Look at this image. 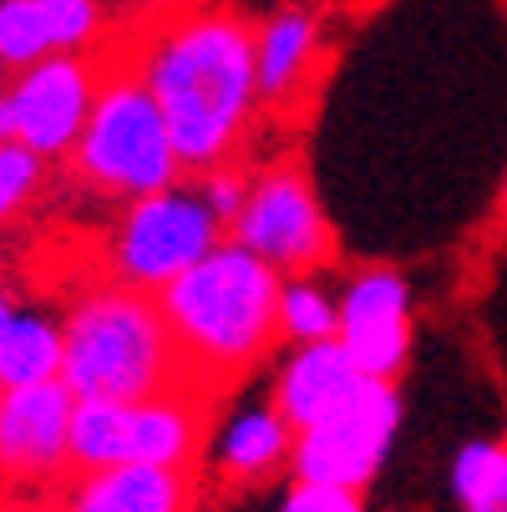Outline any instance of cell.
<instances>
[{
  "label": "cell",
  "instance_id": "cell-10",
  "mask_svg": "<svg viewBox=\"0 0 507 512\" xmlns=\"http://www.w3.org/2000/svg\"><path fill=\"white\" fill-rule=\"evenodd\" d=\"M345 355L366 381H396L411 350V295L391 269H366L340 289V335Z\"/></svg>",
  "mask_w": 507,
  "mask_h": 512
},
{
  "label": "cell",
  "instance_id": "cell-9",
  "mask_svg": "<svg viewBox=\"0 0 507 512\" xmlns=\"http://www.w3.org/2000/svg\"><path fill=\"white\" fill-rule=\"evenodd\" d=\"M234 244L274 264L279 274H310L330 259V224L305 173L274 168L249 183L244 213L234 218Z\"/></svg>",
  "mask_w": 507,
  "mask_h": 512
},
{
  "label": "cell",
  "instance_id": "cell-5",
  "mask_svg": "<svg viewBox=\"0 0 507 512\" xmlns=\"http://www.w3.org/2000/svg\"><path fill=\"white\" fill-rule=\"evenodd\" d=\"M224 224L213 218V208L203 203L198 188H163L153 198L127 203L122 224L107 244V264L117 274V284L127 289H163L188 274L198 259H208L224 239Z\"/></svg>",
  "mask_w": 507,
  "mask_h": 512
},
{
  "label": "cell",
  "instance_id": "cell-14",
  "mask_svg": "<svg viewBox=\"0 0 507 512\" xmlns=\"http://www.w3.org/2000/svg\"><path fill=\"white\" fill-rule=\"evenodd\" d=\"M193 487L178 467H102L66 492V512H188Z\"/></svg>",
  "mask_w": 507,
  "mask_h": 512
},
{
  "label": "cell",
  "instance_id": "cell-12",
  "mask_svg": "<svg viewBox=\"0 0 507 512\" xmlns=\"http://www.w3.org/2000/svg\"><path fill=\"white\" fill-rule=\"evenodd\" d=\"M102 36V0H0V56L26 71L51 56H87Z\"/></svg>",
  "mask_w": 507,
  "mask_h": 512
},
{
  "label": "cell",
  "instance_id": "cell-8",
  "mask_svg": "<svg viewBox=\"0 0 507 512\" xmlns=\"http://www.w3.org/2000/svg\"><path fill=\"white\" fill-rule=\"evenodd\" d=\"M401 426V396L391 381H366L345 411H335L330 421L310 426L295 436V482H330V487H350L360 492L386 462L391 436Z\"/></svg>",
  "mask_w": 507,
  "mask_h": 512
},
{
  "label": "cell",
  "instance_id": "cell-4",
  "mask_svg": "<svg viewBox=\"0 0 507 512\" xmlns=\"http://www.w3.org/2000/svg\"><path fill=\"white\" fill-rule=\"evenodd\" d=\"M77 173L112 193V198H153L163 188H178L183 158L173 148L168 117L142 77H112L97 92V107L82 127V142L71 153Z\"/></svg>",
  "mask_w": 507,
  "mask_h": 512
},
{
  "label": "cell",
  "instance_id": "cell-1",
  "mask_svg": "<svg viewBox=\"0 0 507 512\" xmlns=\"http://www.w3.org/2000/svg\"><path fill=\"white\" fill-rule=\"evenodd\" d=\"M254 31L234 11H203L168 26L137 77L158 97L183 168H224L259 102Z\"/></svg>",
  "mask_w": 507,
  "mask_h": 512
},
{
  "label": "cell",
  "instance_id": "cell-2",
  "mask_svg": "<svg viewBox=\"0 0 507 512\" xmlns=\"http://www.w3.org/2000/svg\"><path fill=\"white\" fill-rule=\"evenodd\" d=\"M279 295L284 274L234 239L178 274L158 295V305L188 376L229 381L244 365H254L279 335Z\"/></svg>",
  "mask_w": 507,
  "mask_h": 512
},
{
  "label": "cell",
  "instance_id": "cell-13",
  "mask_svg": "<svg viewBox=\"0 0 507 512\" xmlns=\"http://www.w3.org/2000/svg\"><path fill=\"white\" fill-rule=\"evenodd\" d=\"M360 391H366V376L355 371L345 345L315 340V345H300L284 360L279 386H274V406L284 411V421L295 431H310V426L330 421L335 411H345Z\"/></svg>",
  "mask_w": 507,
  "mask_h": 512
},
{
  "label": "cell",
  "instance_id": "cell-15",
  "mask_svg": "<svg viewBox=\"0 0 507 512\" xmlns=\"http://www.w3.org/2000/svg\"><path fill=\"white\" fill-rule=\"evenodd\" d=\"M295 436L300 431L284 421L279 406H244L219 431V452H213L219 477H229V482H259V477H269L279 462L295 457Z\"/></svg>",
  "mask_w": 507,
  "mask_h": 512
},
{
  "label": "cell",
  "instance_id": "cell-21",
  "mask_svg": "<svg viewBox=\"0 0 507 512\" xmlns=\"http://www.w3.org/2000/svg\"><path fill=\"white\" fill-rule=\"evenodd\" d=\"M198 193L213 208V218H219L224 229H234V218L244 213V198H249V183L239 173H229V168H208L203 183H198Z\"/></svg>",
  "mask_w": 507,
  "mask_h": 512
},
{
  "label": "cell",
  "instance_id": "cell-3",
  "mask_svg": "<svg viewBox=\"0 0 507 512\" xmlns=\"http://www.w3.org/2000/svg\"><path fill=\"white\" fill-rule=\"evenodd\" d=\"M66 365L61 381L77 401H153L188 381V365L168 330V315L142 289H92L61 320Z\"/></svg>",
  "mask_w": 507,
  "mask_h": 512
},
{
  "label": "cell",
  "instance_id": "cell-16",
  "mask_svg": "<svg viewBox=\"0 0 507 512\" xmlns=\"http://www.w3.org/2000/svg\"><path fill=\"white\" fill-rule=\"evenodd\" d=\"M320 46V21L305 6H284L254 31V61H259V97L284 102L305 77Z\"/></svg>",
  "mask_w": 507,
  "mask_h": 512
},
{
  "label": "cell",
  "instance_id": "cell-6",
  "mask_svg": "<svg viewBox=\"0 0 507 512\" xmlns=\"http://www.w3.org/2000/svg\"><path fill=\"white\" fill-rule=\"evenodd\" d=\"M198 411L168 391L153 401H77L71 416V467H188L198 452Z\"/></svg>",
  "mask_w": 507,
  "mask_h": 512
},
{
  "label": "cell",
  "instance_id": "cell-11",
  "mask_svg": "<svg viewBox=\"0 0 507 512\" xmlns=\"http://www.w3.org/2000/svg\"><path fill=\"white\" fill-rule=\"evenodd\" d=\"M77 396L66 381L0 391V482H46L71 467Z\"/></svg>",
  "mask_w": 507,
  "mask_h": 512
},
{
  "label": "cell",
  "instance_id": "cell-23",
  "mask_svg": "<svg viewBox=\"0 0 507 512\" xmlns=\"http://www.w3.org/2000/svg\"><path fill=\"white\" fill-rule=\"evenodd\" d=\"M16 320V300L6 295V289H0V335H6V325Z\"/></svg>",
  "mask_w": 507,
  "mask_h": 512
},
{
  "label": "cell",
  "instance_id": "cell-7",
  "mask_svg": "<svg viewBox=\"0 0 507 512\" xmlns=\"http://www.w3.org/2000/svg\"><path fill=\"white\" fill-rule=\"evenodd\" d=\"M102 82L107 77L92 66V56H51L11 71V82L0 87V142H16L41 163L71 158Z\"/></svg>",
  "mask_w": 507,
  "mask_h": 512
},
{
  "label": "cell",
  "instance_id": "cell-20",
  "mask_svg": "<svg viewBox=\"0 0 507 512\" xmlns=\"http://www.w3.org/2000/svg\"><path fill=\"white\" fill-rule=\"evenodd\" d=\"M41 158L36 153H26V148H16V142H0V229L11 224V218L36 198V188H41Z\"/></svg>",
  "mask_w": 507,
  "mask_h": 512
},
{
  "label": "cell",
  "instance_id": "cell-18",
  "mask_svg": "<svg viewBox=\"0 0 507 512\" xmlns=\"http://www.w3.org/2000/svg\"><path fill=\"white\" fill-rule=\"evenodd\" d=\"M462 512H507V442H467L452 462Z\"/></svg>",
  "mask_w": 507,
  "mask_h": 512
},
{
  "label": "cell",
  "instance_id": "cell-24",
  "mask_svg": "<svg viewBox=\"0 0 507 512\" xmlns=\"http://www.w3.org/2000/svg\"><path fill=\"white\" fill-rule=\"evenodd\" d=\"M6 71H11V66H6V56H0V87H6Z\"/></svg>",
  "mask_w": 507,
  "mask_h": 512
},
{
  "label": "cell",
  "instance_id": "cell-19",
  "mask_svg": "<svg viewBox=\"0 0 507 512\" xmlns=\"http://www.w3.org/2000/svg\"><path fill=\"white\" fill-rule=\"evenodd\" d=\"M279 335H289L295 345H315V340H335L340 335V300L310 274H289L284 295H279Z\"/></svg>",
  "mask_w": 507,
  "mask_h": 512
},
{
  "label": "cell",
  "instance_id": "cell-17",
  "mask_svg": "<svg viewBox=\"0 0 507 512\" xmlns=\"http://www.w3.org/2000/svg\"><path fill=\"white\" fill-rule=\"evenodd\" d=\"M66 365V335L56 320L16 310V320L0 335V391H26V386H46L61 381Z\"/></svg>",
  "mask_w": 507,
  "mask_h": 512
},
{
  "label": "cell",
  "instance_id": "cell-22",
  "mask_svg": "<svg viewBox=\"0 0 507 512\" xmlns=\"http://www.w3.org/2000/svg\"><path fill=\"white\" fill-rule=\"evenodd\" d=\"M279 512H360V492L330 487V482H295Z\"/></svg>",
  "mask_w": 507,
  "mask_h": 512
}]
</instances>
